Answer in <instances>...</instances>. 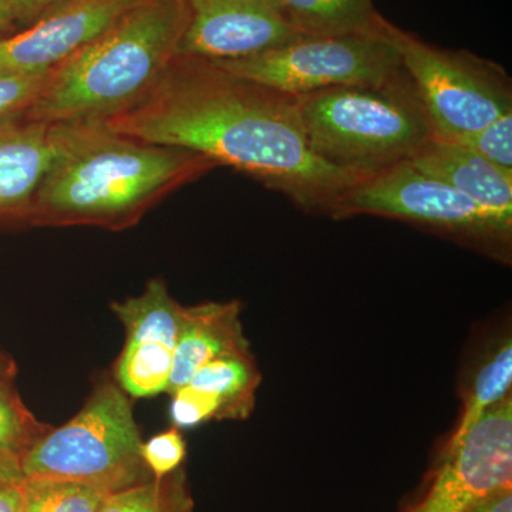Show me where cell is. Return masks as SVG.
Segmentation results:
<instances>
[{"instance_id":"6da1fadb","label":"cell","mask_w":512,"mask_h":512,"mask_svg":"<svg viewBox=\"0 0 512 512\" xmlns=\"http://www.w3.org/2000/svg\"><path fill=\"white\" fill-rule=\"evenodd\" d=\"M96 121L124 136L228 165L311 214L333 217L345 192L365 180L313 153L298 97L242 79L202 57L175 56L150 92Z\"/></svg>"},{"instance_id":"7a4b0ae2","label":"cell","mask_w":512,"mask_h":512,"mask_svg":"<svg viewBox=\"0 0 512 512\" xmlns=\"http://www.w3.org/2000/svg\"><path fill=\"white\" fill-rule=\"evenodd\" d=\"M55 164L36 192L30 227H134L168 195L220 167L183 148L67 121Z\"/></svg>"},{"instance_id":"3957f363","label":"cell","mask_w":512,"mask_h":512,"mask_svg":"<svg viewBox=\"0 0 512 512\" xmlns=\"http://www.w3.org/2000/svg\"><path fill=\"white\" fill-rule=\"evenodd\" d=\"M188 0H140L53 70L26 117L45 123L103 120L153 89L177 56Z\"/></svg>"},{"instance_id":"277c9868","label":"cell","mask_w":512,"mask_h":512,"mask_svg":"<svg viewBox=\"0 0 512 512\" xmlns=\"http://www.w3.org/2000/svg\"><path fill=\"white\" fill-rule=\"evenodd\" d=\"M298 97L313 153L360 178L412 158L433 128L409 77L382 86H340Z\"/></svg>"},{"instance_id":"5b68a950","label":"cell","mask_w":512,"mask_h":512,"mask_svg":"<svg viewBox=\"0 0 512 512\" xmlns=\"http://www.w3.org/2000/svg\"><path fill=\"white\" fill-rule=\"evenodd\" d=\"M141 444L128 394L104 380L73 419L53 427L20 458V468L25 478L80 481L117 493L153 478Z\"/></svg>"},{"instance_id":"8992f818","label":"cell","mask_w":512,"mask_h":512,"mask_svg":"<svg viewBox=\"0 0 512 512\" xmlns=\"http://www.w3.org/2000/svg\"><path fill=\"white\" fill-rule=\"evenodd\" d=\"M402 66L434 136H470L512 111L511 80L503 67L466 50H447L389 26Z\"/></svg>"},{"instance_id":"52a82bcc","label":"cell","mask_w":512,"mask_h":512,"mask_svg":"<svg viewBox=\"0 0 512 512\" xmlns=\"http://www.w3.org/2000/svg\"><path fill=\"white\" fill-rule=\"evenodd\" d=\"M212 62L293 96L330 87L382 86L406 76L389 28L384 35L302 37L261 55Z\"/></svg>"},{"instance_id":"ba28073f","label":"cell","mask_w":512,"mask_h":512,"mask_svg":"<svg viewBox=\"0 0 512 512\" xmlns=\"http://www.w3.org/2000/svg\"><path fill=\"white\" fill-rule=\"evenodd\" d=\"M377 215L434 228L493 249H510L512 224L498 220L463 192L424 174L409 160L359 181L340 198L333 218Z\"/></svg>"},{"instance_id":"9c48e42d","label":"cell","mask_w":512,"mask_h":512,"mask_svg":"<svg viewBox=\"0 0 512 512\" xmlns=\"http://www.w3.org/2000/svg\"><path fill=\"white\" fill-rule=\"evenodd\" d=\"M512 485V399L505 397L444 448L423 497L406 512H467L494 491Z\"/></svg>"},{"instance_id":"30bf717a","label":"cell","mask_w":512,"mask_h":512,"mask_svg":"<svg viewBox=\"0 0 512 512\" xmlns=\"http://www.w3.org/2000/svg\"><path fill=\"white\" fill-rule=\"evenodd\" d=\"M183 308L163 279H151L141 295L111 303L126 330L114 379L128 396L146 399L167 392Z\"/></svg>"},{"instance_id":"8fae6325","label":"cell","mask_w":512,"mask_h":512,"mask_svg":"<svg viewBox=\"0 0 512 512\" xmlns=\"http://www.w3.org/2000/svg\"><path fill=\"white\" fill-rule=\"evenodd\" d=\"M177 55L238 60L302 39L276 0H188Z\"/></svg>"},{"instance_id":"7c38bea8","label":"cell","mask_w":512,"mask_h":512,"mask_svg":"<svg viewBox=\"0 0 512 512\" xmlns=\"http://www.w3.org/2000/svg\"><path fill=\"white\" fill-rule=\"evenodd\" d=\"M140 0H66L47 10L29 28L0 37V74L37 73L93 42Z\"/></svg>"},{"instance_id":"4fadbf2b","label":"cell","mask_w":512,"mask_h":512,"mask_svg":"<svg viewBox=\"0 0 512 512\" xmlns=\"http://www.w3.org/2000/svg\"><path fill=\"white\" fill-rule=\"evenodd\" d=\"M64 124L0 117V227H30L36 192L55 164Z\"/></svg>"},{"instance_id":"5bb4252c","label":"cell","mask_w":512,"mask_h":512,"mask_svg":"<svg viewBox=\"0 0 512 512\" xmlns=\"http://www.w3.org/2000/svg\"><path fill=\"white\" fill-rule=\"evenodd\" d=\"M261 380L254 353L212 360L171 394V420L177 429L212 420H247L255 410Z\"/></svg>"},{"instance_id":"9a60e30c","label":"cell","mask_w":512,"mask_h":512,"mask_svg":"<svg viewBox=\"0 0 512 512\" xmlns=\"http://www.w3.org/2000/svg\"><path fill=\"white\" fill-rule=\"evenodd\" d=\"M238 301L207 302L183 308L167 393L183 387L202 366L229 355L252 353Z\"/></svg>"},{"instance_id":"2e32d148","label":"cell","mask_w":512,"mask_h":512,"mask_svg":"<svg viewBox=\"0 0 512 512\" xmlns=\"http://www.w3.org/2000/svg\"><path fill=\"white\" fill-rule=\"evenodd\" d=\"M424 174L463 192L498 220L512 224V174L453 141L430 137L410 158Z\"/></svg>"},{"instance_id":"e0dca14e","label":"cell","mask_w":512,"mask_h":512,"mask_svg":"<svg viewBox=\"0 0 512 512\" xmlns=\"http://www.w3.org/2000/svg\"><path fill=\"white\" fill-rule=\"evenodd\" d=\"M303 37L384 35L390 22L373 0H276Z\"/></svg>"},{"instance_id":"ac0fdd59","label":"cell","mask_w":512,"mask_h":512,"mask_svg":"<svg viewBox=\"0 0 512 512\" xmlns=\"http://www.w3.org/2000/svg\"><path fill=\"white\" fill-rule=\"evenodd\" d=\"M512 386V343L505 339L497 349L487 357L483 366L478 369L470 392L464 397L463 414L458 421L457 429L448 440L450 448L457 446L468 430L484 416L491 407L510 396Z\"/></svg>"},{"instance_id":"d6986e66","label":"cell","mask_w":512,"mask_h":512,"mask_svg":"<svg viewBox=\"0 0 512 512\" xmlns=\"http://www.w3.org/2000/svg\"><path fill=\"white\" fill-rule=\"evenodd\" d=\"M19 488L20 512H101L113 494L100 485L59 478H25Z\"/></svg>"},{"instance_id":"ffe728a7","label":"cell","mask_w":512,"mask_h":512,"mask_svg":"<svg viewBox=\"0 0 512 512\" xmlns=\"http://www.w3.org/2000/svg\"><path fill=\"white\" fill-rule=\"evenodd\" d=\"M101 512H195L187 471L180 467L163 478L117 491L107 498Z\"/></svg>"},{"instance_id":"44dd1931","label":"cell","mask_w":512,"mask_h":512,"mask_svg":"<svg viewBox=\"0 0 512 512\" xmlns=\"http://www.w3.org/2000/svg\"><path fill=\"white\" fill-rule=\"evenodd\" d=\"M52 429L26 407L13 379H0V454L20 463V458Z\"/></svg>"},{"instance_id":"7402d4cb","label":"cell","mask_w":512,"mask_h":512,"mask_svg":"<svg viewBox=\"0 0 512 512\" xmlns=\"http://www.w3.org/2000/svg\"><path fill=\"white\" fill-rule=\"evenodd\" d=\"M488 163L512 174V111L476 133L454 140Z\"/></svg>"},{"instance_id":"603a6c76","label":"cell","mask_w":512,"mask_h":512,"mask_svg":"<svg viewBox=\"0 0 512 512\" xmlns=\"http://www.w3.org/2000/svg\"><path fill=\"white\" fill-rule=\"evenodd\" d=\"M53 70L0 74V117L26 113L45 92Z\"/></svg>"},{"instance_id":"cb8c5ba5","label":"cell","mask_w":512,"mask_h":512,"mask_svg":"<svg viewBox=\"0 0 512 512\" xmlns=\"http://www.w3.org/2000/svg\"><path fill=\"white\" fill-rule=\"evenodd\" d=\"M141 457L153 478H163L183 467L187 444L177 427L141 444Z\"/></svg>"},{"instance_id":"d4e9b609","label":"cell","mask_w":512,"mask_h":512,"mask_svg":"<svg viewBox=\"0 0 512 512\" xmlns=\"http://www.w3.org/2000/svg\"><path fill=\"white\" fill-rule=\"evenodd\" d=\"M20 23L35 22L47 10L55 8L66 0H8Z\"/></svg>"},{"instance_id":"484cf974","label":"cell","mask_w":512,"mask_h":512,"mask_svg":"<svg viewBox=\"0 0 512 512\" xmlns=\"http://www.w3.org/2000/svg\"><path fill=\"white\" fill-rule=\"evenodd\" d=\"M467 512H512V485L487 495Z\"/></svg>"},{"instance_id":"4316f807","label":"cell","mask_w":512,"mask_h":512,"mask_svg":"<svg viewBox=\"0 0 512 512\" xmlns=\"http://www.w3.org/2000/svg\"><path fill=\"white\" fill-rule=\"evenodd\" d=\"M25 480L19 460L0 454V484L19 485Z\"/></svg>"},{"instance_id":"83f0119b","label":"cell","mask_w":512,"mask_h":512,"mask_svg":"<svg viewBox=\"0 0 512 512\" xmlns=\"http://www.w3.org/2000/svg\"><path fill=\"white\" fill-rule=\"evenodd\" d=\"M22 511V494L19 485L0 484V512Z\"/></svg>"},{"instance_id":"f1b7e54d","label":"cell","mask_w":512,"mask_h":512,"mask_svg":"<svg viewBox=\"0 0 512 512\" xmlns=\"http://www.w3.org/2000/svg\"><path fill=\"white\" fill-rule=\"evenodd\" d=\"M16 22L18 20H16L15 12L8 0H0V33L12 28Z\"/></svg>"},{"instance_id":"f546056e","label":"cell","mask_w":512,"mask_h":512,"mask_svg":"<svg viewBox=\"0 0 512 512\" xmlns=\"http://www.w3.org/2000/svg\"><path fill=\"white\" fill-rule=\"evenodd\" d=\"M16 377V363L12 357L0 350V379H13Z\"/></svg>"}]
</instances>
